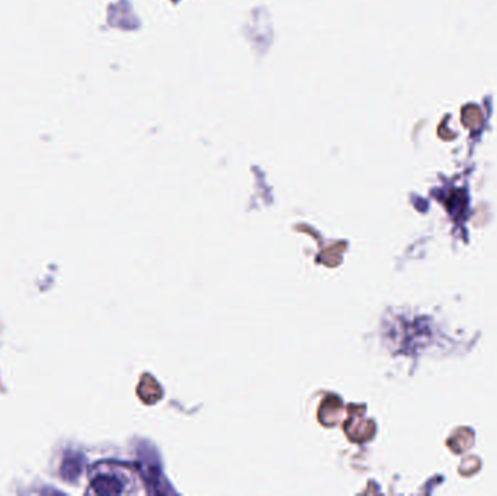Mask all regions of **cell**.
<instances>
[{
  "label": "cell",
  "mask_w": 497,
  "mask_h": 496,
  "mask_svg": "<svg viewBox=\"0 0 497 496\" xmlns=\"http://www.w3.org/2000/svg\"><path fill=\"white\" fill-rule=\"evenodd\" d=\"M463 117H464V124L470 128H477L482 124L480 111L477 108H474L472 105H470L463 111Z\"/></svg>",
  "instance_id": "2"
},
{
  "label": "cell",
  "mask_w": 497,
  "mask_h": 496,
  "mask_svg": "<svg viewBox=\"0 0 497 496\" xmlns=\"http://www.w3.org/2000/svg\"><path fill=\"white\" fill-rule=\"evenodd\" d=\"M92 495H141L144 482L139 470L124 463L103 461L90 470L89 489Z\"/></svg>",
  "instance_id": "1"
}]
</instances>
